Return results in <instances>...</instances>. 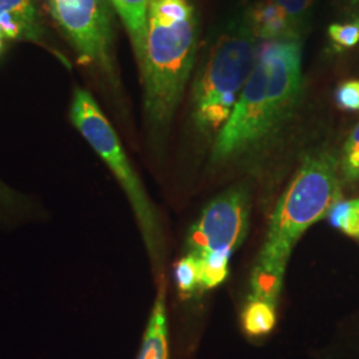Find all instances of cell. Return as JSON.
I'll list each match as a JSON object with an SVG mask.
<instances>
[{"instance_id": "cell-1", "label": "cell", "mask_w": 359, "mask_h": 359, "mask_svg": "<svg viewBox=\"0 0 359 359\" xmlns=\"http://www.w3.org/2000/svg\"><path fill=\"white\" fill-rule=\"evenodd\" d=\"M302 90V52L299 40L268 41L256 67L219 129L212 163L225 164L255 151L287 121Z\"/></svg>"}, {"instance_id": "cell-2", "label": "cell", "mask_w": 359, "mask_h": 359, "mask_svg": "<svg viewBox=\"0 0 359 359\" xmlns=\"http://www.w3.org/2000/svg\"><path fill=\"white\" fill-rule=\"evenodd\" d=\"M338 161L327 152L308 156L283 191L269 219L250 277L249 298L277 306L295 244L341 200Z\"/></svg>"}, {"instance_id": "cell-3", "label": "cell", "mask_w": 359, "mask_h": 359, "mask_svg": "<svg viewBox=\"0 0 359 359\" xmlns=\"http://www.w3.org/2000/svg\"><path fill=\"white\" fill-rule=\"evenodd\" d=\"M198 26L189 0H152L139 60L148 127L161 133L169 127L191 77Z\"/></svg>"}, {"instance_id": "cell-4", "label": "cell", "mask_w": 359, "mask_h": 359, "mask_svg": "<svg viewBox=\"0 0 359 359\" xmlns=\"http://www.w3.org/2000/svg\"><path fill=\"white\" fill-rule=\"evenodd\" d=\"M258 38L249 18L217 39L193 88V118L204 133L219 132L231 117L258 60Z\"/></svg>"}, {"instance_id": "cell-5", "label": "cell", "mask_w": 359, "mask_h": 359, "mask_svg": "<svg viewBox=\"0 0 359 359\" xmlns=\"http://www.w3.org/2000/svg\"><path fill=\"white\" fill-rule=\"evenodd\" d=\"M69 120L83 139L103 160L126 194L136 218L142 243L154 269L163 261V226L154 201L132 165L114 126L90 92L77 87L69 107Z\"/></svg>"}, {"instance_id": "cell-6", "label": "cell", "mask_w": 359, "mask_h": 359, "mask_svg": "<svg viewBox=\"0 0 359 359\" xmlns=\"http://www.w3.org/2000/svg\"><path fill=\"white\" fill-rule=\"evenodd\" d=\"M47 6L80 60L114 79V36L107 0H47Z\"/></svg>"}, {"instance_id": "cell-7", "label": "cell", "mask_w": 359, "mask_h": 359, "mask_svg": "<svg viewBox=\"0 0 359 359\" xmlns=\"http://www.w3.org/2000/svg\"><path fill=\"white\" fill-rule=\"evenodd\" d=\"M249 217L250 204L244 188H231L219 194L188 231L187 255L197 259L212 253L231 256L248 236Z\"/></svg>"}, {"instance_id": "cell-8", "label": "cell", "mask_w": 359, "mask_h": 359, "mask_svg": "<svg viewBox=\"0 0 359 359\" xmlns=\"http://www.w3.org/2000/svg\"><path fill=\"white\" fill-rule=\"evenodd\" d=\"M0 38L46 46L36 0H0Z\"/></svg>"}, {"instance_id": "cell-9", "label": "cell", "mask_w": 359, "mask_h": 359, "mask_svg": "<svg viewBox=\"0 0 359 359\" xmlns=\"http://www.w3.org/2000/svg\"><path fill=\"white\" fill-rule=\"evenodd\" d=\"M47 210L36 197L22 192L0 179V231H13L40 222Z\"/></svg>"}, {"instance_id": "cell-10", "label": "cell", "mask_w": 359, "mask_h": 359, "mask_svg": "<svg viewBox=\"0 0 359 359\" xmlns=\"http://www.w3.org/2000/svg\"><path fill=\"white\" fill-rule=\"evenodd\" d=\"M163 278L161 276L137 359H169L167 290Z\"/></svg>"}, {"instance_id": "cell-11", "label": "cell", "mask_w": 359, "mask_h": 359, "mask_svg": "<svg viewBox=\"0 0 359 359\" xmlns=\"http://www.w3.org/2000/svg\"><path fill=\"white\" fill-rule=\"evenodd\" d=\"M109 1L128 31L132 47L135 50L137 62H139L144 50L147 26H148V13H149V6L152 0H109Z\"/></svg>"}, {"instance_id": "cell-12", "label": "cell", "mask_w": 359, "mask_h": 359, "mask_svg": "<svg viewBox=\"0 0 359 359\" xmlns=\"http://www.w3.org/2000/svg\"><path fill=\"white\" fill-rule=\"evenodd\" d=\"M276 305L249 298L241 313V329L249 339L259 341L273 333L277 325Z\"/></svg>"}, {"instance_id": "cell-13", "label": "cell", "mask_w": 359, "mask_h": 359, "mask_svg": "<svg viewBox=\"0 0 359 359\" xmlns=\"http://www.w3.org/2000/svg\"><path fill=\"white\" fill-rule=\"evenodd\" d=\"M277 10L283 13V19L287 25L290 38L299 40L308 25L310 11L314 0H269Z\"/></svg>"}, {"instance_id": "cell-14", "label": "cell", "mask_w": 359, "mask_h": 359, "mask_svg": "<svg viewBox=\"0 0 359 359\" xmlns=\"http://www.w3.org/2000/svg\"><path fill=\"white\" fill-rule=\"evenodd\" d=\"M231 255L212 253L198 258L200 286L204 289H215L224 283L229 273Z\"/></svg>"}, {"instance_id": "cell-15", "label": "cell", "mask_w": 359, "mask_h": 359, "mask_svg": "<svg viewBox=\"0 0 359 359\" xmlns=\"http://www.w3.org/2000/svg\"><path fill=\"white\" fill-rule=\"evenodd\" d=\"M332 225L337 229L344 231L346 236L359 238V212L351 201H338L335 203L327 213Z\"/></svg>"}, {"instance_id": "cell-16", "label": "cell", "mask_w": 359, "mask_h": 359, "mask_svg": "<svg viewBox=\"0 0 359 359\" xmlns=\"http://www.w3.org/2000/svg\"><path fill=\"white\" fill-rule=\"evenodd\" d=\"M175 281L180 295L187 298L200 286V270L197 258L185 255L175 265Z\"/></svg>"}, {"instance_id": "cell-17", "label": "cell", "mask_w": 359, "mask_h": 359, "mask_svg": "<svg viewBox=\"0 0 359 359\" xmlns=\"http://www.w3.org/2000/svg\"><path fill=\"white\" fill-rule=\"evenodd\" d=\"M341 172L347 181H359V123L351 130L345 144Z\"/></svg>"}, {"instance_id": "cell-18", "label": "cell", "mask_w": 359, "mask_h": 359, "mask_svg": "<svg viewBox=\"0 0 359 359\" xmlns=\"http://www.w3.org/2000/svg\"><path fill=\"white\" fill-rule=\"evenodd\" d=\"M329 36L339 48H351L359 41V22L345 25H332L329 27Z\"/></svg>"}, {"instance_id": "cell-19", "label": "cell", "mask_w": 359, "mask_h": 359, "mask_svg": "<svg viewBox=\"0 0 359 359\" xmlns=\"http://www.w3.org/2000/svg\"><path fill=\"white\" fill-rule=\"evenodd\" d=\"M335 100L342 109L359 111V80L342 83L335 92Z\"/></svg>"}, {"instance_id": "cell-20", "label": "cell", "mask_w": 359, "mask_h": 359, "mask_svg": "<svg viewBox=\"0 0 359 359\" xmlns=\"http://www.w3.org/2000/svg\"><path fill=\"white\" fill-rule=\"evenodd\" d=\"M347 13L353 18V22H359V0H345Z\"/></svg>"}, {"instance_id": "cell-21", "label": "cell", "mask_w": 359, "mask_h": 359, "mask_svg": "<svg viewBox=\"0 0 359 359\" xmlns=\"http://www.w3.org/2000/svg\"><path fill=\"white\" fill-rule=\"evenodd\" d=\"M354 204H355V206H357V209H358L359 212V198H357V200H354Z\"/></svg>"}]
</instances>
